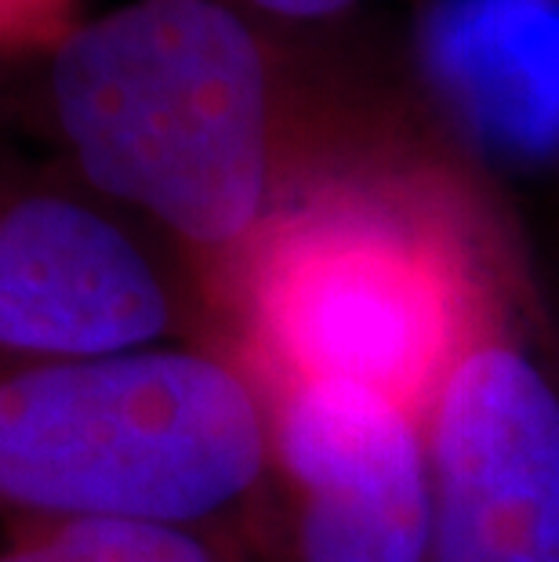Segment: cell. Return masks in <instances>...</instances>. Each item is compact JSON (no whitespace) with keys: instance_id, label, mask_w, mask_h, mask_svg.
I'll return each mask as SVG.
<instances>
[{"instance_id":"30bf717a","label":"cell","mask_w":559,"mask_h":562,"mask_svg":"<svg viewBox=\"0 0 559 562\" xmlns=\"http://www.w3.org/2000/svg\"><path fill=\"white\" fill-rule=\"evenodd\" d=\"M0 99H4V91H0Z\"/></svg>"},{"instance_id":"277c9868","label":"cell","mask_w":559,"mask_h":562,"mask_svg":"<svg viewBox=\"0 0 559 562\" xmlns=\"http://www.w3.org/2000/svg\"><path fill=\"white\" fill-rule=\"evenodd\" d=\"M508 255L422 406L429 562H559V378Z\"/></svg>"},{"instance_id":"6da1fadb","label":"cell","mask_w":559,"mask_h":562,"mask_svg":"<svg viewBox=\"0 0 559 562\" xmlns=\"http://www.w3.org/2000/svg\"><path fill=\"white\" fill-rule=\"evenodd\" d=\"M69 171L168 244L204 319L272 229L455 160L422 110L316 33L233 0H127L41 63Z\"/></svg>"},{"instance_id":"52a82bcc","label":"cell","mask_w":559,"mask_h":562,"mask_svg":"<svg viewBox=\"0 0 559 562\" xmlns=\"http://www.w3.org/2000/svg\"><path fill=\"white\" fill-rule=\"evenodd\" d=\"M0 562H233L215 530L146 519H8Z\"/></svg>"},{"instance_id":"5b68a950","label":"cell","mask_w":559,"mask_h":562,"mask_svg":"<svg viewBox=\"0 0 559 562\" xmlns=\"http://www.w3.org/2000/svg\"><path fill=\"white\" fill-rule=\"evenodd\" d=\"M204 323L178 255L80 182L0 175V360L74 363L178 345Z\"/></svg>"},{"instance_id":"ba28073f","label":"cell","mask_w":559,"mask_h":562,"mask_svg":"<svg viewBox=\"0 0 559 562\" xmlns=\"http://www.w3.org/2000/svg\"><path fill=\"white\" fill-rule=\"evenodd\" d=\"M80 22V0H0V66L44 63Z\"/></svg>"},{"instance_id":"9c48e42d","label":"cell","mask_w":559,"mask_h":562,"mask_svg":"<svg viewBox=\"0 0 559 562\" xmlns=\"http://www.w3.org/2000/svg\"><path fill=\"white\" fill-rule=\"evenodd\" d=\"M233 4L244 8L247 15L269 22V26L316 33L335 26L345 15H353L367 0H233Z\"/></svg>"},{"instance_id":"8992f818","label":"cell","mask_w":559,"mask_h":562,"mask_svg":"<svg viewBox=\"0 0 559 562\" xmlns=\"http://www.w3.org/2000/svg\"><path fill=\"white\" fill-rule=\"evenodd\" d=\"M283 562H429L433 480L422 414L335 381H258Z\"/></svg>"},{"instance_id":"3957f363","label":"cell","mask_w":559,"mask_h":562,"mask_svg":"<svg viewBox=\"0 0 559 562\" xmlns=\"http://www.w3.org/2000/svg\"><path fill=\"white\" fill-rule=\"evenodd\" d=\"M266 490V400L219 345L0 360V516L215 530Z\"/></svg>"},{"instance_id":"7a4b0ae2","label":"cell","mask_w":559,"mask_h":562,"mask_svg":"<svg viewBox=\"0 0 559 562\" xmlns=\"http://www.w3.org/2000/svg\"><path fill=\"white\" fill-rule=\"evenodd\" d=\"M505 258L458 160L360 186L255 247L211 305V345L255 381H335L422 414Z\"/></svg>"}]
</instances>
